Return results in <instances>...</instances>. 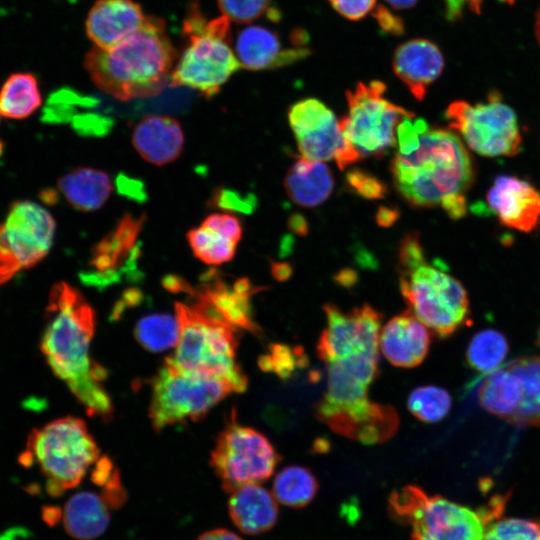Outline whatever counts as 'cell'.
Segmentation results:
<instances>
[{"instance_id":"d6a6232c","label":"cell","mask_w":540,"mask_h":540,"mask_svg":"<svg viewBox=\"0 0 540 540\" xmlns=\"http://www.w3.org/2000/svg\"><path fill=\"white\" fill-rule=\"evenodd\" d=\"M506 337L494 329H485L471 339L467 349L468 364L482 374L500 368L508 353Z\"/></svg>"},{"instance_id":"277c9868","label":"cell","mask_w":540,"mask_h":540,"mask_svg":"<svg viewBox=\"0 0 540 540\" xmlns=\"http://www.w3.org/2000/svg\"><path fill=\"white\" fill-rule=\"evenodd\" d=\"M182 35L185 46L169 85L188 87L212 98L240 67L232 49L230 20L223 15L207 19L192 3L182 23Z\"/></svg>"},{"instance_id":"e575fe53","label":"cell","mask_w":540,"mask_h":540,"mask_svg":"<svg viewBox=\"0 0 540 540\" xmlns=\"http://www.w3.org/2000/svg\"><path fill=\"white\" fill-rule=\"evenodd\" d=\"M187 239L193 254L208 265L229 262L234 257L238 244L203 225L190 229Z\"/></svg>"},{"instance_id":"7bdbcfd3","label":"cell","mask_w":540,"mask_h":540,"mask_svg":"<svg viewBox=\"0 0 540 540\" xmlns=\"http://www.w3.org/2000/svg\"><path fill=\"white\" fill-rule=\"evenodd\" d=\"M112 126V120L99 114H79L72 118L73 129L82 136H104Z\"/></svg>"},{"instance_id":"484cf974","label":"cell","mask_w":540,"mask_h":540,"mask_svg":"<svg viewBox=\"0 0 540 540\" xmlns=\"http://www.w3.org/2000/svg\"><path fill=\"white\" fill-rule=\"evenodd\" d=\"M284 187L294 203L312 208L330 196L334 179L329 167L323 162L302 157L288 170Z\"/></svg>"},{"instance_id":"11a10c76","label":"cell","mask_w":540,"mask_h":540,"mask_svg":"<svg viewBox=\"0 0 540 540\" xmlns=\"http://www.w3.org/2000/svg\"><path fill=\"white\" fill-rule=\"evenodd\" d=\"M357 279L356 272L352 269H343L335 275V280L342 286L350 287Z\"/></svg>"},{"instance_id":"f546056e","label":"cell","mask_w":540,"mask_h":540,"mask_svg":"<svg viewBox=\"0 0 540 540\" xmlns=\"http://www.w3.org/2000/svg\"><path fill=\"white\" fill-rule=\"evenodd\" d=\"M42 104L36 76L29 72L11 74L0 88V115L21 120L31 116Z\"/></svg>"},{"instance_id":"f35d334b","label":"cell","mask_w":540,"mask_h":540,"mask_svg":"<svg viewBox=\"0 0 540 540\" xmlns=\"http://www.w3.org/2000/svg\"><path fill=\"white\" fill-rule=\"evenodd\" d=\"M222 15L236 23H250L271 10V0H216Z\"/></svg>"},{"instance_id":"d4e9b609","label":"cell","mask_w":540,"mask_h":540,"mask_svg":"<svg viewBox=\"0 0 540 540\" xmlns=\"http://www.w3.org/2000/svg\"><path fill=\"white\" fill-rule=\"evenodd\" d=\"M230 518L243 533L257 535L271 529L278 518V502L260 484H247L230 492Z\"/></svg>"},{"instance_id":"74e56055","label":"cell","mask_w":540,"mask_h":540,"mask_svg":"<svg viewBox=\"0 0 540 540\" xmlns=\"http://www.w3.org/2000/svg\"><path fill=\"white\" fill-rule=\"evenodd\" d=\"M485 540H540V519L498 518L489 526Z\"/></svg>"},{"instance_id":"7c38bea8","label":"cell","mask_w":540,"mask_h":540,"mask_svg":"<svg viewBox=\"0 0 540 540\" xmlns=\"http://www.w3.org/2000/svg\"><path fill=\"white\" fill-rule=\"evenodd\" d=\"M56 224L52 215L30 200L13 202L0 223V286L30 269L49 253Z\"/></svg>"},{"instance_id":"9a60e30c","label":"cell","mask_w":540,"mask_h":540,"mask_svg":"<svg viewBox=\"0 0 540 540\" xmlns=\"http://www.w3.org/2000/svg\"><path fill=\"white\" fill-rule=\"evenodd\" d=\"M326 326L318 342V357L325 363L364 353H379L382 316L368 304L344 312L324 305Z\"/></svg>"},{"instance_id":"836d02e7","label":"cell","mask_w":540,"mask_h":540,"mask_svg":"<svg viewBox=\"0 0 540 540\" xmlns=\"http://www.w3.org/2000/svg\"><path fill=\"white\" fill-rule=\"evenodd\" d=\"M137 341L151 352L175 347L179 339V324L168 314H150L141 318L134 329Z\"/></svg>"},{"instance_id":"94428289","label":"cell","mask_w":540,"mask_h":540,"mask_svg":"<svg viewBox=\"0 0 540 540\" xmlns=\"http://www.w3.org/2000/svg\"><path fill=\"white\" fill-rule=\"evenodd\" d=\"M356 258L359 261V263L362 264L363 266L372 267L374 264V258L369 252L365 251L364 249L360 250L357 253Z\"/></svg>"},{"instance_id":"9f6ffc18","label":"cell","mask_w":540,"mask_h":540,"mask_svg":"<svg viewBox=\"0 0 540 540\" xmlns=\"http://www.w3.org/2000/svg\"><path fill=\"white\" fill-rule=\"evenodd\" d=\"M61 516V510L58 507L47 506L42 509L43 520L49 525H55Z\"/></svg>"},{"instance_id":"4dcf8cb0","label":"cell","mask_w":540,"mask_h":540,"mask_svg":"<svg viewBox=\"0 0 540 540\" xmlns=\"http://www.w3.org/2000/svg\"><path fill=\"white\" fill-rule=\"evenodd\" d=\"M519 379L523 389V400L509 420L518 426L540 425V357L527 356L505 365Z\"/></svg>"},{"instance_id":"3957f363","label":"cell","mask_w":540,"mask_h":540,"mask_svg":"<svg viewBox=\"0 0 540 540\" xmlns=\"http://www.w3.org/2000/svg\"><path fill=\"white\" fill-rule=\"evenodd\" d=\"M176 59L165 22L147 16L135 33L112 48L93 46L84 57V67L100 90L128 101L162 92Z\"/></svg>"},{"instance_id":"680465c9","label":"cell","mask_w":540,"mask_h":540,"mask_svg":"<svg viewBox=\"0 0 540 540\" xmlns=\"http://www.w3.org/2000/svg\"><path fill=\"white\" fill-rule=\"evenodd\" d=\"M291 42L296 47H304V45L308 42L307 32L300 29L293 31L291 34Z\"/></svg>"},{"instance_id":"6da1fadb","label":"cell","mask_w":540,"mask_h":540,"mask_svg":"<svg viewBox=\"0 0 540 540\" xmlns=\"http://www.w3.org/2000/svg\"><path fill=\"white\" fill-rule=\"evenodd\" d=\"M94 330L95 313L81 292L66 282L54 284L45 308L41 351L87 413L108 420L113 406L103 386L107 372L90 355Z\"/></svg>"},{"instance_id":"ab89813d","label":"cell","mask_w":540,"mask_h":540,"mask_svg":"<svg viewBox=\"0 0 540 540\" xmlns=\"http://www.w3.org/2000/svg\"><path fill=\"white\" fill-rule=\"evenodd\" d=\"M209 205L226 211L251 214L257 207V198L252 193L243 196L230 188L218 187L212 192Z\"/></svg>"},{"instance_id":"44dd1931","label":"cell","mask_w":540,"mask_h":540,"mask_svg":"<svg viewBox=\"0 0 540 540\" xmlns=\"http://www.w3.org/2000/svg\"><path fill=\"white\" fill-rule=\"evenodd\" d=\"M429 345L427 327L410 310L391 318L380 331L381 352L397 367L418 366L425 359Z\"/></svg>"},{"instance_id":"ac0fdd59","label":"cell","mask_w":540,"mask_h":540,"mask_svg":"<svg viewBox=\"0 0 540 540\" xmlns=\"http://www.w3.org/2000/svg\"><path fill=\"white\" fill-rule=\"evenodd\" d=\"M144 221V215L124 214L114 229L93 247L89 263L92 271L84 274L83 279L103 286L119 278V270H124V264L132 269V264H136L140 256L136 242Z\"/></svg>"},{"instance_id":"83f0119b","label":"cell","mask_w":540,"mask_h":540,"mask_svg":"<svg viewBox=\"0 0 540 540\" xmlns=\"http://www.w3.org/2000/svg\"><path fill=\"white\" fill-rule=\"evenodd\" d=\"M58 188L74 208L91 212L101 208L112 192L110 176L92 167H77L58 180Z\"/></svg>"},{"instance_id":"ffe728a7","label":"cell","mask_w":540,"mask_h":540,"mask_svg":"<svg viewBox=\"0 0 540 540\" xmlns=\"http://www.w3.org/2000/svg\"><path fill=\"white\" fill-rule=\"evenodd\" d=\"M146 18L134 0H97L85 20L86 35L95 47L110 49L135 33Z\"/></svg>"},{"instance_id":"8992f818","label":"cell","mask_w":540,"mask_h":540,"mask_svg":"<svg viewBox=\"0 0 540 540\" xmlns=\"http://www.w3.org/2000/svg\"><path fill=\"white\" fill-rule=\"evenodd\" d=\"M100 451L85 422L67 416L34 429L20 454V464L36 465L44 476L45 489L56 497L78 486Z\"/></svg>"},{"instance_id":"d590c367","label":"cell","mask_w":540,"mask_h":540,"mask_svg":"<svg viewBox=\"0 0 540 540\" xmlns=\"http://www.w3.org/2000/svg\"><path fill=\"white\" fill-rule=\"evenodd\" d=\"M451 405L449 393L434 385L415 388L407 399V407L411 414L426 423L442 420L450 411Z\"/></svg>"},{"instance_id":"e0dca14e","label":"cell","mask_w":540,"mask_h":540,"mask_svg":"<svg viewBox=\"0 0 540 540\" xmlns=\"http://www.w3.org/2000/svg\"><path fill=\"white\" fill-rule=\"evenodd\" d=\"M316 417L334 432L366 445L379 444L397 431L399 417L396 410L369 399L342 408H316Z\"/></svg>"},{"instance_id":"bcb514c9","label":"cell","mask_w":540,"mask_h":540,"mask_svg":"<svg viewBox=\"0 0 540 540\" xmlns=\"http://www.w3.org/2000/svg\"><path fill=\"white\" fill-rule=\"evenodd\" d=\"M381 29L387 33L399 35L404 31V25L400 18L385 7H378L374 13Z\"/></svg>"},{"instance_id":"ba28073f","label":"cell","mask_w":540,"mask_h":540,"mask_svg":"<svg viewBox=\"0 0 540 540\" xmlns=\"http://www.w3.org/2000/svg\"><path fill=\"white\" fill-rule=\"evenodd\" d=\"M399 287L409 310L440 337L452 335L470 320L467 292L444 266L424 262L399 271Z\"/></svg>"},{"instance_id":"cb8c5ba5","label":"cell","mask_w":540,"mask_h":540,"mask_svg":"<svg viewBox=\"0 0 540 540\" xmlns=\"http://www.w3.org/2000/svg\"><path fill=\"white\" fill-rule=\"evenodd\" d=\"M132 144L144 160L162 166L180 156L184 146L183 129L172 117L149 115L134 127Z\"/></svg>"},{"instance_id":"f907efd6","label":"cell","mask_w":540,"mask_h":540,"mask_svg":"<svg viewBox=\"0 0 540 540\" xmlns=\"http://www.w3.org/2000/svg\"><path fill=\"white\" fill-rule=\"evenodd\" d=\"M287 226L291 232L298 236L303 237L308 234V222L305 217L299 213H294L289 217Z\"/></svg>"},{"instance_id":"8fae6325","label":"cell","mask_w":540,"mask_h":540,"mask_svg":"<svg viewBox=\"0 0 540 540\" xmlns=\"http://www.w3.org/2000/svg\"><path fill=\"white\" fill-rule=\"evenodd\" d=\"M449 128L474 152L486 157L514 156L519 153L522 135L514 110L492 92L487 102L470 104L458 100L445 111Z\"/></svg>"},{"instance_id":"5bb4252c","label":"cell","mask_w":540,"mask_h":540,"mask_svg":"<svg viewBox=\"0 0 540 540\" xmlns=\"http://www.w3.org/2000/svg\"><path fill=\"white\" fill-rule=\"evenodd\" d=\"M288 119L303 157L334 160L341 170L361 159L344 137L334 113L320 100L298 101L291 106Z\"/></svg>"},{"instance_id":"d6986e66","label":"cell","mask_w":540,"mask_h":540,"mask_svg":"<svg viewBox=\"0 0 540 540\" xmlns=\"http://www.w3.org/2000/svg\"><path fill=\"white\" fill-rule=\"evenodd\" d=\"M486 202L500 223L510 229L528 233L540 224V191L517 176L496 177Z\"/></svg>"},{"instance_id":"52a82bcc","label":"cell","mask_w":540,"mask_h":540,"mask_svg":"<svg viewBox=\"0 0 540 540\" xmlns=\"http://www.w3.org/2000/svg\"><path fill=\"white\" fill-rule=\"evenodd\" d=\"M175 316L179 339L166 360L182 370L224 380L235 392H244L248 381L236 361L237 329L182 302L175 304Z\"/></svg>"},{"instance_id":"7402d4cb","label":"cell","mask_w":540,"mask_h":540,"mask_svg":"<svg viewBox=\"0 0 540 540\" xmlns=\"http://www.w3.org/2000/svg\"><path fill=\"white\" fill-rule=\"evenodd\" d=\"M234 52L240 66L252 71L291 64L309 54L306 47L283 49L277 33L260 25L239 30Z\"/></svg>"},{"instance_id":"4316f807","label":"cell","mask_w":540,"mask_h":540,"mask_svg":"<svg viewBox=\"0 0 540 540\" xmlns=\"http://www.w3.org/2000/svg\"><path fill=\"white\" fill-rule=\"evenodd\" d=\"M110 507L95 492L81 491L65 503L62 519L65 531L77 540H93L102 535L110 523Z\"/></svg>"},{"instance_id":"7a4b0ae2","label":"cell","mask_w":540,"mask_h":540,"mask_svg":"<svg viewBox=\"0 0 540 540\" xmlns=\"http://www.w3.org/2000/svg\"><path fill=\"white\" fill-rule=\"evenodd\" d=\"M390 171L395 188L411 206H440L452 219L465 216V193L473 183L474 168L456 133L428 127L413 152L395 153Z\"/></svg>"},{"instance_id":"816d5d0a","label":"cell","mask_w":540,"mask_h":540,"mask_svg":"<svg viewBox=\"0 0 540 540\" xmlns=\"http://www.w3.org/2000/svg\"><path fill=\"white\" fill-rule=\"evenodd\" d=\"M196 540H242L237 534L234 532L223 529V528H217L213 530L206 531L202 533Z\"/></svg>"},{"instance_id":"6f0895ef","label":"cell","mask_w":540,"mask_h":540,"mask_svg":"<svg viewBox=\"0 0 540 540\" xmlns=\"http://www.w3.org/2000/svg\"><path fill=\"white\" fill-rule=\"evenodd\" d=\"M294 246V238L290 234H286L280 241L279 253L281 257H286L292 253Z\"/></svg>"},{"instance_id":"ee69618b","label":"cell","mask_w":540,"mask_h":540,"mask_svg":"<svg viewBox=\"0 0 540 540\" xmlns=\"http://www.w3.org/2000/svg\"><path fill=\"white\" fill-rule=\"evenodd\" d=\"M201 225L221 233L236 243H238L242 237L240 220L230 214H211L204 219Z\"/></svg>"},{"instance_id":"6125c7cd","label":"cell","mask_w":540,"mask_h":540,"mask_svg":"<svg viewBox=\"0 0 540 540\" xmlns=\"http://www.w3.org/2000/svg\"><path fill=\"white\" fill-rule=\"evenodd\" d=\"M536 36L540 43V7L536 15V24H535Z\"/></svg>"},{"instance_id":"be15d7a7","label":"cell","mask_w":540,"mask_h":540,"mask_svg":"<svg viewBox=\"0 0 540 540\" xmlns=\"http://www.w3.org/2000/svg\"><path fill=\"white\" fill-rule=\"evenodd\" d=\"M67 1H69V2H71V3H74V2H76L77 0H67Z\"/></svg>"},{"instance_id":"c3c4849f","label":"cell","mask_w":540,"mask_h":540,"mask_svg":"<svg viewBox=\"0 0 540 540\" xmlns=\"http://www.w3.org/2000/svg\"><path fill=\"white\" fill-rule=\"evenodd\" d=\"M117 188L121 194L129 198L136 199L138 201L146 198L143 184L140 181L129 178L125 175H120L117 178Z\"/></svg>"},{"instance_id":"4fadbf2b","label":"cell","mask_w":540,"mask_h":540,"mask_svg":"<svg viewBox=\"0 0 540 540\" xmlns=\"http://www.w3.org/2000/svg\"><path fill=\"white\" fill-rule=\"evenodd\" d=\"M280 456L257 430L240 425L235 415L220 433L210 464L228 493L247 484H260L274 472Z\"/></svg>"},{"instance_id":"60d3db41","label":"cell","mask_w":540,"mask_h":540,"mask_svg":"<svg viewBox=\"0 0 540 540\" xmlns=\"http://www.w3.org/2000/svg\"><path fill=\"white\" fill-rule=\"evenodd\" d=\"M348 186L368 200L384 198L388 192L387 185L377 178L361 169H352L346 175Z\"/></svg>"},{"instance_id":"b9f144b4","label":"cell","mask_w":540,"mask_h":540,"mask_svg":"<svg viewBox=\"0 0 540 540\" xmlns=\"http://www.w3.org/2000/svg\"><path fill=\"white\" fill-rule=\"evenodd\" d=\"M426 262L418 233H408L401 240L398 253V271L409 270Z\"/></svg>"},{"instance_id":"2e32d148","label":"cell","mask_w":540,"mask_h":540,"mask_svg":"<svg viewBox=\"0 0 540 540\" xmlns=\"http://www.w3.org/2000/svg\"><path fill=\"white\" fill-rule=\"evenodd\" d=\"M248 279H238L232 285L226 283L214 271L204 275L197 288H191L192 306L206 315L224 321L236 329H246L257 333L258 326L252 318L250 298L254 292Z\"/></svg>"},{"instance_id":"5b68a950","label":"cell","mask_w":540,"mask_h":540,"mask_svg":"<svg viewBox=\"0 0 540 540\" xmlns=\"http://www.w3.org/2000/svg\"><path fill=\"white\" fill-rule=\"evenodd\" d=\"M505 502L506 498L498 497L489 508L472 509L408 485L390 495L389 509L409 527L412 540H485Z\"/></svg>"},{"instance_id":"9c48e42d","label":"cell","mask_w":540,"mask_h":540,"mask_svg":"<svg viewBox=\"0 0 540 540\" xmlns=\"http://www.w3.org/2000/svg\"><path fill=\"white\" fill-rule=\"evenodd\" d=\"M232 392L224 380L182 370L165 360L152 382L149 418L156 431L198 421Z\"/></svg>"},{"instance_id":"8d00e7d4","label":"cell","mask_w":540,"mask_h":540,"mask_svg":"<svg viewBox=\"0 0 540 540\" xmlns=\"http://www.w3.org/2000/svg\"><path fill=\"white\" fill-rule=\"evenodd\" d=\"M303 362V353L285 344L270 345L267 353L261 355L258 361L261 370L274 373L282 379L291 377Z\"/></svg>"},{"instance_id":"681fc988","label":"cell","mask_w":540,"mask_h":540,"mask_svg":"<svg viewBox=\"0 0 540 540\" xmlns=\"http://www.w3.org/2000/svg\"><path fill=\"white\" fill-rule=\"evenodd\" d=\"M400 216L397 208L380 206L376 213V222L381 227L392 226Z\"/></svg>"},{"instance_id":"30bf717a","label":"cell","mask_w":540,"mask_h":540,"mask_svg":"<svg viewBox=\"0 0 540 540\" xmlns=\"http://www.w3.org/2000/svg\"><path fill=\"white\" fill-rule=\"evenodd\" d=\"M386 85L381 81L358 83L346 92L348 113L339 121L344 137L359 156L380 158L397 144L400 122L414 113L386 98Z\"/></svg>"},{"instance_id":"db71d44e","label":"cell","mask_w":540,"mask_h":540,"mask_svg":"<svg viewBox=\"0 0 540 540\" xmlns=\"http://www.w3.org/2000/svg\"><path fill=\"white\" fill-rule=\"evenodd\" d=\"M271 274L278 281H285L292 274V267L288 263L271 261Z\"/></svg>"},{"instance_id":"f1b7e54d","label":"cell","mask_w":540,"mask_h":540,"mask_svg":"<svg viewBox=\"0 0 540 540\" xmlns=\"http://www.w3.org/2000/svg\"><path fill=\"white\" fill-rule=\"evenodd\" d=\"M478 400L488 412L510 420L522 403V385L508 368H498L486 374L478 388Z\"/></svg>"},{"instance_id":"f5cc1de1","label":"cell","mask_w":540,"mask_h":540,"mask_svg":"<svg viewBox=\"0 0 540 540\" xmlns=\"http://www.w3.org/2000/svg\"><path fill=\"white\" fill-rule=\"evenodd\" d=\"M163 285L166 287V289L172 292L185 291L189 293V291L191 290V287L185 280L175 275L166 276L163 280Z\"/></svg>"},{"instance_id":"1f68e13d","label":"cell","mask_w":540,"mask_h":540,"mask_svg":"<svg viewBox=\"0 0 540 540\" xmlns=\"http://www.w3.org/2000/svg\"><path fill=\"white\" fill-rule=\"evenodd\" d=\"M317 490L318 482L313 473L308 468L297 465L287 466L279 471L272 486L276 501L293 508L308 505Z\"/></svg>"},{"instance_id":"603a6c76","label":"cell","mask_w":540,"mask_h":540,"mask_svg":"<svg viewBox=\"0 0 540 540\" xmlns=\"http://www.w3.org/2000/svg\"><path fill=\"white\" fill-rule=\"evenodd\" d=\"M444 60L439 48L425 39L409 40L395 50L393 69L410 93L423 100L427 88L441 74Z\"/></svg>"},{"instance_id":"e7e4bbea","label":"cell","mask_w":540,"mask_h":540,"mask_svg":"<svg viewBox=\"0 0 540 540\" xmlns=\"http://www.w3.org/2000/svg\"><path fill=\"white\" fill-rule=\"evenodd\" d=\"M539 343H540V331H539Z\"/></svg>"},{"instance_id":"91938a15","label":"cell","mask_w":540,"mask_h":540,"mask_svg":"<svg viewBox=\"0 0 540 540\" xmlns=\"http://www.w3.org/2000/svg\"><path fill=\"white\" fill-rule=\"evenodd\" d=\"M394 9H408L415 5L417 0H385Z\"/></svg>"},{"instance_id":"7dc6e473","label":"cell","mask_w":540,"mask_h":540,"mask_svg":"<svg viewBox=\"0 0 540 540\" xmlns=\"http://www.w3.org/2000/svg\"><path fill=\"white\" fill-rule=\"evenodd\" d=\"M445 6L446 17L449 20H455L458 18L464 7H468L475 13H479L481 9L482 0H443ZM507 3H512L514 0H503Z\"/></svg>"},{"instance_id":"f6af8a7d","label":"cell","mask_w":540,"mask_h":540,"mask_svg":"<svg viewBox=\"0 0 540 540\" xmlns=\"http://www.w3.org/2000/svg\"><path fill=\"white\" fill-rule=\"evenodd\" d=\"M332 7L350 20H359L374 9L376 0H328Z\"/></svg>"}]
</instances>
